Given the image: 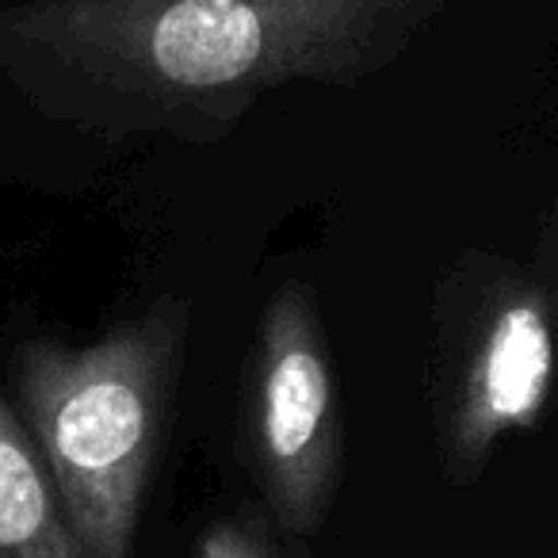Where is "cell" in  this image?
<instances>
[{
    "label": "cell",
    "instance_id": "5b68a950",
    "mask_svg": "<svg viewBox=\"0 0 558 558\" xmlns=\"http://www.w3.org/2000/svg\"><path fill=\"white\" fill-rule=\"evenodd\" d=\"M0 558H85L27 428L0 398Z\"/></svg>",
    "mask_w": 558,
    "mask_h": 558
},
{
    "label": "cell",
    "instance_id": "8992f818",
    "mask_svg": "<svg viewBox=\"0 0 558 558\" xmlns=\"http://www.w3.org/2000/svg\"><path fill=\"white\" fill-rule=\"evenodd\" d=\"M192 558H295L279 547L260 517H218L203 527Z\"/></svg>",
    "mask_w": 558,
    "mask_h": 558
},
{
    "label": "cell",
    "instance_id": "277c9868",
    "mask_svg": "<svg viewBox=\"0 0 558 558\" xmlns=\"http://www.w3.org/2000/svg\"><path fill=\"white\" fill-rule=\"evenodd\" d=\"M550 367V291L535 279L501 276L478 295L444 372V456L459 482L474 478L509 433L539 425Z\"/></svg>",
    "mask_w": 558,
    "mask_h": 558
},
{
    "label": "cell",
    "instance_id": "6da1fadb",
    "mask_svg": "<svg viewBox=\"0 0 558 558\" xmlns=\"http://www.w3.org/2000/svg\"><path fill=\"white\" fill-rule=\"evenodd\" d=\"M448 0H24L0 12V65L88 126L241 116L291 81L356 85Z\"/></svg>",
    "mask_w": 558,
    "mask_h": 558
},
{
    "label": "cell",
    "instance_id": "7a4b0ae2",
    "mask_svg": "<svg viewBox=\"0 0 558 558\" xmlns=\"http://www.w3.org/2000/svg\"><path fill=\"white\" fill-rule=\"evenodd\" d=\"M187 303L161 299L93 344L16 352L27 428L85 558H131L142 497L165 448Z\"/></svg>",
    "mask_w": 558,
    "mask_h": 558
},
{
    "label": "cell",
    "instance_id": "3957f363",
    "mask_svg": "<svg viewBox=\"0 0 558 558\" xmlns=\"http://www.w3.org/2000/svg\"><path fill=\"white\" fill-rule=\"evenodd\" d=\"M241 451L271 524L291 535L318 532L341 474V410L318 303L303 283L279 288L260 314Z\"/></svg>",
    "mask_w": 558,
    "mask_h": 558
}]
</instances>
